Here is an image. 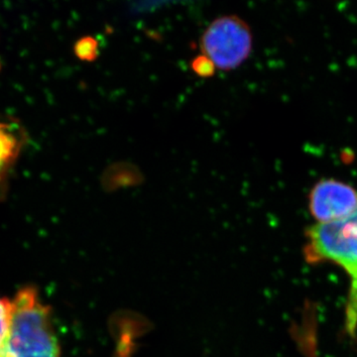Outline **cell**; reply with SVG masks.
Masks as SVG:
<instances>
[{
    "label": "cell",
    "instance_id": "obj_1",
    "mask_svg": "<svg viewBox=\"0 0 357 357\" xmlns=\"http://www.w3.org/2000/svg\"><path fill=\"white\" fill-rule=\"evenodd\" d=\"M303 255L307 264L332 263L349 280L344 307V333L357 338V210L335 222L314 223L305 231Z\"/></svg>",
    "mask_w": 357,
    "mask_h": 357
},
{
    "label": "cell",
    "instance_id": "obj_2",
    "mask_svg": "<svg viewBox=\"0 0 357 357\" xmlns=\"http://www.w3.org/2000/svg\"><path fill=\"white\" fill-rule=\"evenodd\" d=\"M61 347L46 306L36 289H21L11 300L8 331L0 357H60Z\"/></svg>",
    "mask_w": 357,
    "mask_h": 357
},
{
    "label": "cell",
    "instance_id": "obj_3",
    "mask_svg": "<svg viewBox=\"0 0 357 357\" xmlns=\"http://www.w3.org/2000/svg\"><path fill=\"white\" fill-rule=\"evenodd\" d=\"M202 53L217 69L236 70L250 56L253 35L250 26L237 15H222L211 21L199 40Z\"/></svg>",
    "mask_w": 357,
    "mask_h": 357
},
{
    "label": "cell",
    "instance_id": "obj_4",
    "mask_svg": "<svg viewBox=\"0 0 357 357\" xmlns=\"http://www.w3.org/2000/svg\"><path fill=\"white\" fill-rule=\"evenodd\" d=\"M309 210L317 223L347 217L357 210V190L335 178H323L310 192Z\"/></svg>",
    "mask_w": 357,
    "mask_h": 357
},
{
    "label": "cell",
    "instance_id": "obj_5",
    "mask_svg": "<svg viewBox=\"0 0 357 357\" xmlns=\"http://www.w3.org/2000/svg\"><path fill=\"white\" fill-rule=\"evenodd\" d=\"M23 138L24 135L18 132L16 126L0 121V189L6 184L9 170L20 156L24 143Z\"/></svg>",
    "mask_w": 357,
    "mask_h": 357
},
{
    "label": "cell",
    "instance_id": "obj_6",
    "mask_svg": "<svg viewBox=\"0 0 357 357\" xmlns=\"http://www.w3.org/2000/svg\"><path fill=\"white\" fill-rule=\"evenodd\" d=\"M98 52H100V45L98 40L93 37H82L75 43V55L84 62H95L98 57Z\"/></svg>",
    "mask_w": 357,
    "mask_h": 357
},
{
    "label": "cell",
    "instance_id": "obj_7",
    "mask_svg": "<svg viewBox=\"0 0 357 357\" xmlns=\"http://www.w3.org/2000/svg\"><path fill=\"white\" fill-rule=\"evenodd\" d=\"M191 69L195 75L203 79H208L215 76L217 72V67L213 64V61L206 56L199 55L192 59L191 62Z\"/></svg>",
    "mask_w": 357,
    "mask_h": 357
},
{
    "label": "cell",
    "instance_id": "obj_8",
    "mask_svg": "<svg viewBox=\"0 0 357 357\" xmlns=\"http://www.w3.org/2000/svg\"><path fill=\"white\" fill-rule=\"evenodd\" d=\"M11 317V300L0 298V347L8 331Z\"/></svg>",
    "mask_w": 357,
    "mask_h": 357
},
{
    "label": "cell",
    "instance_id": "obj_9",
    "mask_svg": "<svg viewBox=\"0 0 357 357\" xmlns=\"http://www.w3.org/2000/svg\"><path fill=\"white\" fill-rule=\"evenodd\" d=\"M0 69H1V64H0Z\"/></svg>",
    "mask_w": 357,
    "mask_h": 357
}]
</instances>
